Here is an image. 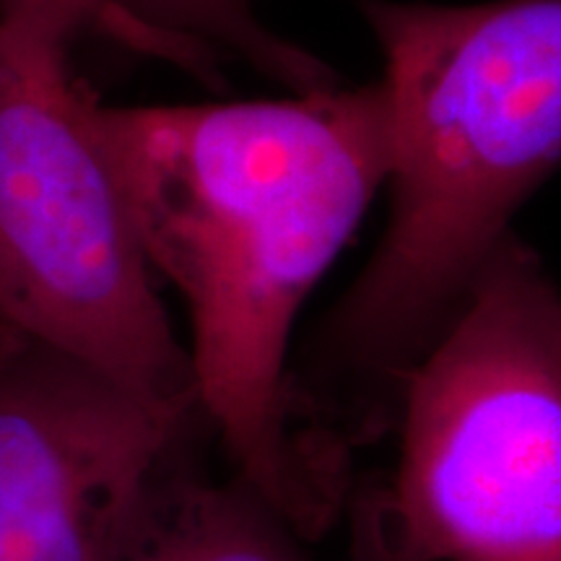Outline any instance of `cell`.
<instances>
[{
	"label": "cell",
	"instance_id": "cell-1",
	"mask_svg": "<svg viewBox=\"0 0 561 561\" xmlns=\"http://www.w3.org/2000/svg\"><path fill=\"white\" fill-rule=\"evenodd\" d=\"M100 130L151 268L187 310L195 396L231 473L318 541L354 483L294 426V331L388 185L380 83L280 100L100 104Z\"/></svg>",
	"mask_w": 561,
	"mask_h": 561
},
{
	"label": "cell",
	"instance_id": "cell-2",
	"mask_svg": "<svg viewBox=\"0 0 561 561\" xmlns=\"http://www.w3.org/2000/svg\"><path fill=\"white\" fill-rule=\"evenodd\" d=\"M382 53L390 210L291 356V416L348 458L392 430L411 369L561 164V0H354Z\"/></svg>",
	"mask_w": 561,
	"mask_h": 561
},
{
	"label": "cell",
	"instance_id": "cell-3",
	"mask_svg": "<svg viewBox=\"0 0 561 561\" xmlns=\"http://www.w3.org/2000/svg\"><path fill=\"white\" fill-rule=\"evenodd\" d=\"M83 30L117 39L112 0L0 5V328L161 409L201 413L187 343L104 146L102 102L70 68Z\"/></svg>",
	"mask_w": 561,
	"mask_h": 561
},
{
	"label": "cell",
	"instance_id": "cell-4",
	"mask_svg": "<svg viewBox=\"0 0 561 561\" xmlns=\"http://www.w3.org/2000/svg\"><path fill=\"white\" fill-rule=\"evenodd\" d=\"M354 561H561V289L510 234L405 377Z\"/></svg>",
	"mask_w": 561,
	"mask_h": 561
},
{
	"label": "cell",
	"instance_id": "cell-5",
	"mask_svg": "<svg viewBox=\"0 0 561 561\" xmlns=\"http://www.w3.org/2000/svg\"><path fill=\"white\" fill-rule=\"evenodd\" d=\"M198 430L201 413L0 328V561H121Z\"/></svg>",
	"mask_w": 561,
	"mask_h": 561
},
{
	"label": "cell",
	"instance_id": "cell-6",
	"mask_svg": "<svg viewBox=\"0 0 561 561\" xmlns=\"http://www.w3.org/2000/svg\"><path fill=\"white\" fill-rule=\"evenodd\" d=\"M117 42L172 62L210 91H224V60L280 83L286 94L339 87V73L284 34L273 32L255 0H112Z\"/></svg>",
	"mask_w": 561,
	"mask_h": 561
},
{
	"label": "cell",
	"instance_id": "cell-7",
	"mask_svg": "<svg viewBox=\"0 0 561 561\" xmlns=\"http://www.w3.org/2000/svg\"><path fill=\"white\" fill-rule=\"evenodd\" d=\"M252 483L187 466L170 481L121 561H322Z\"/></svg>",
	"mask_w": 561,
	"mask_h": 561
},
{
	"label": "cell",
	"instance_id": "cell-8",
	"mask_svg": "<svg viewBox=\"0 0 561 561\" xmlns=\"http://www.w3.org/2000/svg\"><path fill=\"white\" fill-rule=\"evenodd\" d=\"M9 3H16V0H0V5H9Z\"/></svg>",
	"mask_w": 561,
	"mask_h": 561
}]
</instances>
